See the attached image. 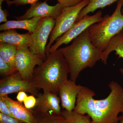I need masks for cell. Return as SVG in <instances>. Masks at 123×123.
Listing matches in <instances>:
<instances>
[{
    "instance_id": "obj_1",
    "label": "cell",
    "mask_w": 123,
    "mask_h": 123,
    "mask_svg": "<svg viewBox=\"0 0 123 123\" xmlns=\"http://www.w3.org/2000/svg\"><path fill=\"white\" fill-rule=\"evenodd\" d=\"M108 86L111 90L110 94L104 99L97 100L93 98L94 91L82 86L74 111L88 115L91 123H119V114L123 115V88L114 81Z\"/></svg>"
},
{
    "instance_id": "obj_2",
    "label": "cell",
    "mask_w": 123,
    "mask_h": 123,
    "mask_svg": "<svg viewBox=\"0 0 123 123\" xmlns=\"http://www.w3.org/2000/svg\"><path fill=\"white\" fill-rule=\"evenodd\" d=\"M58 50L68 65L70 79L75 82L82 70L93 68L101 60L102 52L92 44L88 29L75 38L69 46Z\"/></svg>"
},
{
    "instance_id": "obj_3",
    "label": "cell",
    "mask_w": 123,
    "mask_h": 123,
    "mask_svg": "<svg viewBox=\"0 0 123 123\" xmlns=\"http://www.w3.org/2000/svg\"><path fill=\"white\" fill-rule=\"evenodd\" d=\"M69 69L58 49L47 55L46 60L35 69L31 80L39 90L58 95L61 86L68 79Z\"/></svg>"
},
{
    "instance_id": "obj_4",
    "label": "cell",
    "mask_w": 123,
    "mask_h": 123,
    "mask_svg": "<svg viewBox=\"0 0 123 123\" xmlns=\"http://www.w3.org/2000/svg\"><path fill=\"white\" fill-rule=\"evenodd\" d=\"M123 0H119L112 15H105L102 21L87 29L92 44L102 52L107 48L112 38L123 30Z\"/></svg>"
},
{
    "instance_id": "obj_5",
    "label": "cell",
    "mask_w": 123,
    "mask_h": 123,
    "mask_svg": "<svg viewBox=\"0 0 123 123\" xmlns=\"http://www.w3.org/2000/svg\"><path fill=\"white\" fill-rule=\"evenodd\" d=\"M89 2V0H84L74 6L63 8L61 14L55 19V26L49 37V42L46 46V55H48L54 42L68 31L76 22L80 12L88 4Z\"/></svg>"
},
{
    "instance_id": "obj_6",
    "label": "cell",
    "mask_w": 123,
    "mask_h": 123,
    "mask_svg": "<svg viewBox=\"0 0 123 123\" xmlns=\"http://www.w3.org/2000/svg\"><path fill=\"white\" fill-rule=\"evenodd\" d=\"M55 20L51 18H41L35 31L31 34V41L29 47L34 54L47 57L46 48L47 42L53 30Z\"/></svg>"
},
{
    "instance_id": "obj_7",
    "label": "cell",
    "mask_w": 123,
    "mask_h": 123,
    "mask_svg": "<svg viewBox=\"0 0 123 123\" xmlns=\"http://www.w3.org/2000/svg\"><path fill=\"white\" fill-rule=\"evenodd\" d=\"M103 18L102 12L100 11L93 15H86L79 21L75 22L68 31L55 40L50 48L48 54L57 50L62 44H68L91 25L102 21Z\"/></svg>"
},
{
    "instance_id": "obj_8",
    "label": "cell",
    "mask_w": 123,
    "mask_h": 123,
    "mask_svg": "<svg viewBox=\"0 0 123 123\" xmlns=\"http://www.w3.org/2000/svg\"><path fill=\"white\" fill-rule=\"evenodd\" d=\"M39 90L31 80L24 79L18 72L0 80V97L20 91L37 97Z\"/></svg>"
},
{
    "instance_id": "obj_9",
    "label": "cell",
    "mask_w": 123,
    "mask_h": 123,
    "mask_svg": "<svg viewBox=\"0 0 123 123\" xmlns=\"http://www.w3.org/2000/svg\"><path fill=\"white\" fill-rule=\"evenodd\" d=\"M47 57L34 54L29 48L17 49L15 56L16 69L24 79L31 80L36 66L41 64Z\"/></svg>"
},
{
    "instance_id": "obj_10",
    "label": "cell",
    "mask_w": 123,
    "mask_h": 123,
    "mask_svg": "<svg viewBox=\"0 0 123 123\" xmlns=\"http://www.w3.org/2000/svg\"><path fill=\"white\" fill-rule=\"evenodd\" d=\"M63 7L57 3L55 5H49L44 1L37 2L31 5L30 8L27 10L24 15L15 17L17 20L30 19L34 17L51 18L55 20L61 14Z\"/></svg>"
},
{
    "instance_id": "obj_11",
    "label": "cell",
    "mask_w": 123,
    "mask_h": 123,
    "mask_svg": "<svg viewBox=\"0 0 123 123\" xmlns=\"http://www.w3.org/2000/svg\"><path fill=\"white\" fill-rule=\"evenodd\" d=\"M81 87L70 79L64 82L60 88L59 93L63 109L69 111L74 110L77 97Z\"/></svg>"
},
{
    "instance_id": "obj_12",
    "label": "cell",
    "mask_w": 123,
    "mask_h": 123,
    "mask_svg": "<svg viewBox=\"0 0 123 123\" xmlns=\"http://www.w3.org/2000/svg\"><path fill=\"white\" fill-rule=\"evenodd\" d=\"M36 101L35 106L33 110L62 115L60 98L57 95L50 92L38 93Z\"/></svg>"
},
{
    "instance_id": "obj_13",
    "label": "cell",
    "mask_w": 123,
    "mask_h": 123,
    "mask_svg": "<svg viewBox=\"0 0 123 123\" xmlns=\"http://www.w3.org/2000/svg\"><path fill=\"white\" fill-rule=\"evenodd\" d=\"M0 97H2L5 102L10 113L14 118L25 123H37L32 109H27L22 103L14 101L8 95Z\"/></svg>"
},
{
    "instance_id": "obj_14",
    "label": "cell",
    "mask_w": 123,
    "mask_h": 123,
    "mask_svg": "<svg viewBox=\"0 0 123 123\" xmlns=\"http://www.w3.org/2000/svg\"><path fill=\"white\" fill-rule=\"evenodd\" d=\"M31 41V34H20L15 29H10L0 34V43H8L17 47V49L29 48Z\"/></svg>"
},
{
    "instance_id": "obj_15",
    "label": "cell",
    "mask_w": 123,
    "mask_h": 123,
    "mask_svg": "<svg viewBox=\"0 0 123 123\" xmlns=\"http://www.w3.org/2000/svg\"><path fill=\"white\" fill-rule=\"evenodd\" d=\"M42 18L34 17L28 19L8 21L0 25V31H5L10 29H21L33 33L37 28Z\"/></svg>"
},
{
    "instance_id": "obj_16",
    "label": "cell",
    "mask_w": 123,
    "mask_h": 123,
    "mask_svg": "<svg viewBox=\"0 0 123 123\" xmlns=\"http://www.w3.org/2000/svg\"><path fill=\"white\" fill-rule=\"evenodd\" d=\"M17 50V47L13 45L0 43V56L8 64L11 68L17 71L15 67Z\"/></svg>"
},
{
    "instance_id": "obj_17",
    "label": "cell",
    "mask_w": 123,
    "mask_h": 123,
    "mask_svg": "<svg viewBox=\"0 0 123 123\" xmlns=\"http://www.w3.org/2000/svg\"><path fill=\"white\" fill-rule=\"evenodd\" d=\"M118 0H89L88 4L80 12L76 22L81 20L88 13L93 12L98 9H103Z\"/></svg>"
},
{
    "instance_id": "obj_18",
    "label": "cell",
    "mask_w": 123,
    "mask_h": 123,
    "mask_svg": "<svg viewBox=\"0 0 123 123\" xmlns=\"http://www.w3.org/2000/svg\"><path fill=\"white\" fill-rule=\"evenodd\" d=\"M32 110L37 121L36 123H67L66 119L62 115Z\"/></svg>"
},
{
    "instance_id": "obj_19",
    "label": "cell",
    "mask_w": 123,
    "mask_h": 123,
    "mask_svg": "<svg viewBox=\"0 0 123 123\" xmlns=\"http://www.w3.org/2000/svg\"><path fill=\"white\" fill-rule=\"evenodd\" d=\"M62 115L66 119L67 123H91V119L87 115H82L75 111L62 110Z\"/></svg>"
},
{
    "instance_id": "obj_20",
    "label": "cell",
    "mask_w": 123,
    "mask_h": 123,
    "mask_svg": "<svg viewBox=\"0 0 123 123\" xmlns=\"http://www.w3.org/2000/svg\"><path fill=\"white\" fill-rule=\"evenodd\" d=\"M18 72L12 69L6 62L0 56V74L1 75L8 76Z\"/></svg>"
},
{
    "instance_id": "obj_21",
    "label": "cell",
    "mask_w": 123,
    "mask_h": 123,
    "mask_svg": "<svg viewBox=\"0 0 123 123\" xmlns=\"http://www.w3.org/2000/svg\"><path fill=\"white\" fill-rule=\"evenodd\" d=\"M39 0H13L10 1L7 0V3L9 6L12 4L15 6L23 5L27 4L32 5L38 2Z\"/></svg>"
},
{
    "instance_id": "obj_22",
    "label": "cell",
    "mask_w": 123,
    "mask_h": 123,
    "mask_svg": "<svg viewBox=\"0 0 123 123\" xmlns=\"http://www.w3.org/2000/svg\"><path fill=\"white\" fill-rule=\"evenodd\" d=\"M0 123H25L14 117L0 112Z\"/></svg>"
},
{
    "instance_id": "obj_23",
    "label": "cell",
    "mask_w": 123,
    "mask_h": 123,
    "mask_svg": "<svg viewBox=\"0 0 123 123\" xmlns=\"http://www.w3.org/2000/svg\"><path fill=\"white\" fill-rule=\"evenodd\" d=\"M36 98L33 95L28 96L24 101L25 107L29 110H32L35 106L36 103Z\"/></svg>"
},
{
    "instance_id": "obj_24",
    "label": "cell",
    "mask_w": 123,
    "mask_h": 123,
    "mask_svg": "<svg viewBox=\"0 0 123 123\" xmlns=\"http://www.w3.org/2000/svg\"><path fill=\"white\" fill-rule=\"evenodd\" d=\"M114 50L115 51V54L118 56L119 58L123 59V42H120L117 43L114 48ZM120 72L123 76V68H120Z\"/></svg>"
},
{
    "instance_id": "obj_25",
    "label": "cell",
    "mask_w": 123,
    "mask_h": 123,
    "mask_svg": "<svg viewBox=\"0 0 123 123\" xmlns=\"http://www.w3.org/2000/svg\"><path fill=\"white\" fill-rule=\"evenodd\" d=\"M58 3L63 7H69L76 5L84 0H56Z\"/></svg>"
},
{
    "instance_id": "obj_26",
    "label": "cell",
    "mask_w": 123,
    "mask_h": 123,
    "mask_svg": "<svg viewBox=\"0 0 123 123\" xmlns=\"http://www.w3.org/2000/svg\"><path fill=\"white\" fill-rule=\"evenodd\" d=\"M0 112L2 114L13 117L10 113L7 104L2 97H0Z\"/></svg>"
},
{
    "instance_id": "obj_27",
    "label": "cell",
    "mask_w": 123,
    "mask_h": 123,
    "mask_svg": "<svg viewBox=\"0 0 123 123\" xmlns=\"http://www.w3.org/2000/svg\"><path fill=\"white\" fill-rule=\"evenodd\" d=\"M4 1L3 0H0V23H6L8 21L7 17L8 16V11L6 10H3L2 9V2Z\"/></svg>"
},
{
    "instance_id": "obj_28",
    "label": "cell",
    "mask_w": 123,
    "mask_h": 123,
    "mask_svg": "<svg viewBox=\"0 0 123 123\" xmlns=\"http://www.w3.org/2000/svg\"><path fill=\"white\" fill-rule=\"evenodd\" d=\"M28 96L24 91H20L18 92L17 97V99L18 101L20 102H24L25 99H26Z\"/></svg>"
},
{
    "instance_id": "obj_29",
    "label": "cell",
    "mask_w": 123,
    "mask_h": 123,
    "mask_svg": "<svg viewBox=\"0 0 123 123\" xmlns=\"http://www.w3.org/2000/svg\"><path fill=\"white\" fill-rule=\"evenodd\" d=\"M119 123H123V115L121 116H119Z\"/></svg>"
},
{
    "instance_id": "obj_30",
    "label": "cell",
    "mask_w": 123,
    "mask_h": 123,
    "mask_svg": "<svg viewBox=\"0 0 123 123\" xmlns=\"http://www.w3.org/2000/svg\"><path fill=\"white\" fill-rule=\"evenodd\" d=\"M121 13H122V14L123 15V8H122V9H121Z\"/></svg>"
},
{
    "instance_id": "obj_31",
    "label": "cell",
    "mask_w": 123,
    "mask_h": 123,
    "mask_svg": "<svg viewBox=\"0 0 123 123\" xmlns=\"http://www.w3.org/2000/svg\"><path fill=\"white\" fill-rule=\"evenodd\" d=\"M4 1L5 0H3Z\"/></svg>"
},
{
    "instance_id": "obj_32",
    "label": "cell",
    "mask_w": 123,
    "mask_h": 123,
    "mask_svg": "<svg viewBox=\"0 0 123 123\" xmlns=\"http://www.w3.org/2000/svg\"></svg>"
}]
</instances>
